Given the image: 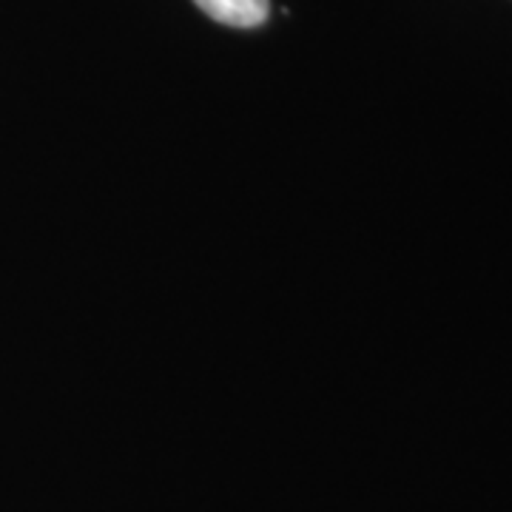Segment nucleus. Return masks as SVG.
I'll return each instance as SVG.
<instances>
[{
	"mask_svg": "<svg viewBox=\"0 0 512 512\" xmlns=\"http://www.w3.org/2000/svg\"><path fill=\"white\" fill-rule=\"evenodd\" d=\"M202 12L217 23L234 29H254L268 20V0H194Z\"/></svg>",
	"mask_w": 512,
	"mask_h": 512,
	"instance_id": "nucleus-1",
	"label": "nucleus"
}]
</instances>
